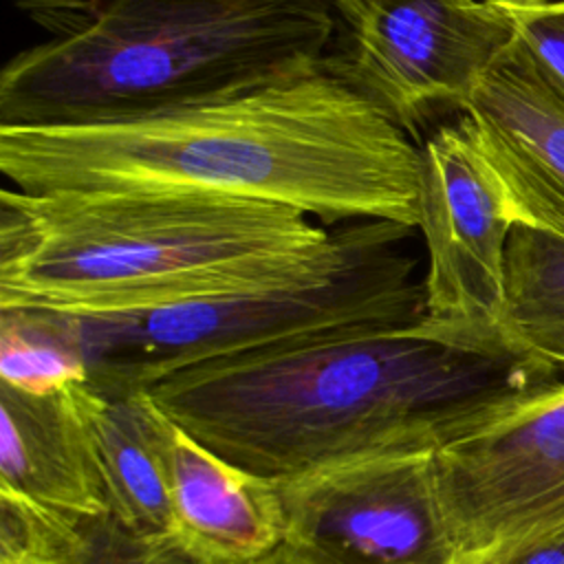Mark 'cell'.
Returning <instances> with one entry per match:
<instances>
[{
  "mask_svg": "<svg viewBox=\"0 0 564 564\" xmlns=\"http://www.w3.org/2000/svg\"><path fill=\"white\" fill-rule=\"evenodd\" d=\"M564 386L507 337L370 328L198 364L148 388L192 438L278 482L315 469L436 454Z\"/></svg>",
  "mask_w": 564,
  "mask_h": 564,
  "instance_id": "cell-1",
  "label": "cell"
},
{
  "mask_svg": "<svg viewBox=\"0 0 564 564\" xmlns=\"http://www.w3.org/2000/svg\"><path fill=\"white\" fill-rule=\"evenodd\" d=\"M22 192H181L293 207L324 225L416 227L421 148L328 62L247 95L121 123L0 126Z\"/></svg>",
  "mask_w": 564,
  "mask_h": 564,
  "instance_id": "cell-2",
  "label": "cell"
},
{
  "mask_svg": "<svg viewBox=\"0 0 564 564\" xmlns=\"http://www.w3.org/2000/svg\"><path fill=\"white\" fill-rule=\"evenodd\" d=\"M44 31L0 70V126L159 117L317 70L333 0H11Z\"/></svg>",
  "mask_w": 564,
  "mask_h": 564,
  "instance_id": "cell-3",
  "label": "cell"
},
{
  "mask_svg": "<svg viewBox=\"0 0 564 564\" xmlns=\"http://www.w3.org/2000/svg\"><path fill=\"white\" fill-rule=\"evenodd\" d=\"M333 231L284 205L181 192H0V311L115 315L295 278Z\"/></svg>",
  "mask_w": 564,
  "mask_h": 564,
  "instance_id": "cell-4",
  "label": "cell"
},
{
  "mask_svg": "<svg viewBox=\"0 0 564 564\" xmlns=\"http://www.w3.org/2000/svg\"><path fill=\"white\" fill-rule=\"evenodd\" d=\"M412 227L355 220L333 231L313 269L271 284L115 315H59L88 383L106 394L148 390L178 370L344 333L423 319V282L403 242Z\"/></svg>",
  "mask_w": 564,
  "mask_h": 564,
  "instance_id": "cell-5",
  "label": "cell"
},
{
  "mask_svg": "<svg viewBox=\"0 0 564 564\" xmlns=\"http://www.w3.org/2000/svg\"><path fill=\"white\" fill-rule=\"evenodd\" d=\"M330 66L394 126L414 137L441 112L465 108L513 42L494 0H333Z\"/></svg>",
  "mask_w": 564,
  "mask_h": 564,
  "instance_id": "cell-6",
  "label": "cell"
},
{
  "mask_svg": "<svg viewBox=\"0 0 564 564\" xmlns=\"http://www.w3.org/2000/svg\"><path fill=\"white\" fill-rule=\"evenodd\" d=\"M297 564H458L434 454L381 456L271 482Z\"/></svg>",
  "mask_w": 564,
  "mask_h": 564,
  "instance_id": "cell-7",
  "label": "cell"
},
{
  "mask_svg": "<svg viewBox=\"0 0 564 564\" xmlns=\"http://www.w3.org/2000/svg\"><path fill=\"white\" fill-rule=\"evenodd\" d=\"M419 148L416 227L427 249L419 324L438 333L507 337L500 328L505 253L518 225L509 194L463 117L438 126Z\"/></svg>",
  "mask_w": 564,
  "mask_h": 564,
  "instance_id": "cell-8",
  "label": "cell"
},
{
  "mask_svg": "<svg viewBox=\"0 0 564 564\" xmlns=\"http://www.w3.org/2000/svg\"><path fill=\"white\" fill-rule=\"evenodd\" d=\"M458 564H500L564 522V386L434 454Z\"/></svg>",
  "mask_w": 564,
  "mask_h": 564,
  "instance_id": "cell-9",
  "label": "cell"
},
{
  "mask_svg": "<svg viewBox=\"0 0 564 564\" xmlns=\"http://www.w3.org/2000/svg\"><path fill=\"white\" fill-rule=\"evenodd\" d=\"M518 225L564 236V95L511 42L463 108Z\"/></svg>",
  "mask_w": 564,
  "mask_h": 564,
  "instance_id": "cell-10",
  "label": "cell"
},
{
  "mask_svg": "<svg viewBox=\"0 0 564 564\" xmlns=\"http://www.w3.org/2000/svg\"><path fill=\"white\" fill-rule=\"evenodd\" d=\"M75 386L33 394L0 383V496L35 509L108 516Z\"/></svg>",
  "mask_w": 564,
  "mask_h": 564,
  "instance_id": "cell-11",
  "label": "cell"
},
{
  "mask_svg": "<svg viewBox=\"0 0 564 564\" xmlns=\"http://www.w3.org/2000/svg\"><path fill=\"white\" fill-rule=\"evenodd\" d=\"M108 516L145 538L176 535L170 489L174 421L148 390L106 394L75 386Z\"/></svg>",
  "mask_w": 564,
  "mask_h": 564,
  "instance_id": "cell-12",
  "label": "cell"
},
{
  "mask_svg": "<svg viewBox=\"0 0 564 564\" xmlns=\"http://www.w3.org/2000/svg\"><path fill=\"white\" fill-rule=\"evenodd\" d=\"M170 489L176 533L229 562L258 564L282 546L273 485L227 463L174 423Z\"/></svg>",
  "mask_w": 564,
  "mask_h": 564,
  "instance_id": "cell-13",
  "label": "cell"
},
{
  "mask_svg": "<svg viewBox=\"0 0 564 564\" xmlns=\"http://www.w3.org/2000/svg\"><path fill=\"white\" fill-rule=\"evenodd\" d=\"M500 328L516 346L564 368V236L511 229Z\"/></svg>",
  "mask_w": 564,
  "mask_h": 564,
  "instance_id": "cell-14",
  "label": "cell"
},
{
  "mask_svg": "<svg viewBox=\"0 0 564 564\" xmlns=\"http://www.w3.org/2000/svg\"><path fill=\"white\" fill-rule=\"evenodd\" d=\"M84 381L86 361L53 313L0 311V383L48 394Z\"/></svg>",
  "mask_w": 564,
  "mask_h": 564,
  "instance_id": "cell-15",
  "label": "cell"
},
{
  "mask_svg": "<svg viewBox=\"0 0 564 564\" xmlns=\"http://www.w3.org/2000/svg\"><path fill=\"white\" fill-rule=\"evenodd\" d=\"M82 564H242L214 557L176 535L145 538L112 516L93 518Z\"/></svg>",
  "mask_w": 564,
  "mask_h": 564,
  "instance_id": "cell-16",
  "label": "cell"
},
{
  "mask_svg": "<svg viewBox=\"0 0 564 564\" xmlns=\"http://www.w3.org/2000/svg\"><path fill=\"white\" fill-rule=\"evenodd\" d=\"M516 44L564 95V0H494Z\"/></svg>",
  "mask_w": 564,
  "mask_h": 564,
  "instance_id": "cell-17",
  "label": "cell"
},
{
  "mask_svg": "<svg viewBox=\"0 0 564 564\" xmlns=\"http://www.w3.org/2000/svg\"><path fill=\"white\" fill-rule=\"evenodd\" d=\"M500 564H564V522L529 540Z\"/></svg>",
  "mask_w": 564,
  "mask_h": 564,
  "instance_id": "cell-18",
  "label": "cell"
},
{
  "mask_svg": "<svg viewBox=\"0 0 564 564\" xmlns=\"http://www.w3.org/2000/svg\"><path fill=\"white\" fill-rule=\"evenodd\" d=\"M0 564H62L57 560L26 553V551H0Z\"/></svg>",
  "mask_w": 564,
  "mask_h": 564,
  "instance_id": "cell-19",
  "label": "cell"
},
{
  "mask_svg": "<svg viewBox=\"0 0 564 564\" xmlns=\"http://www.w3.org/2000/svg\"><path fill=\"white\" fill-rule=\"evenodd\" d=\"M258 564H297V562L280 546L275 553H271L269 557H264V560L258 562Z\"/></svg>",
  "mask_w": 564,
  "mask_h": 564,
  "instance_id": "cell-20",
  "label": "cell"
}]
</instances>
